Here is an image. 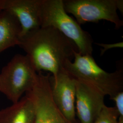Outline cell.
Wrapping results in <instances>:
<instances>
[{"label":"cell","instance_id":"obj_1","mask_svg":"<svg viewBox=\"0 0 123 123\" xmlns=\"http://www.w3.org/2000/svg\"><path fill=\"white\" fill-rule=\"evenodd\" d=\"M26 53L34 69L50 72L54 77L72 61L79 50L71 40L53 27H40L21 38L19 46Z\"/></svg>","mask_w":123,"mask_h":123},{"label":"cell","instance_id":"obj_2","mask_svg":"<svg viewBox=\"0 0 123 123\" xmlns=\"http://www.w3.org/2000/svg\"><path fill=\"white\" fill-rule=\"evenodd\" d=\"M74 62H67L63 69L75 79L91 85L110 98L123 91V70L108 73L98 66L91 55L74 54Z\"/></svg>","mask_w":123,"mask_h":123},{"label":"cell","instance_id":"obj_3","mask_svg":"<svg viewBox=\"0 0 123 123\" xmlns=\"http://www.w3.org/2000/svg\"><path fill=\"white\" fill-rule=\"evenodd\" d=\"M41 27H53L73 42L79 53L92 56L93 41L90 34L67 13L63 0H42Z\"/></svg>","mask_w":123,"mask_h":123},{"label":"cell","instance_id":"obj_4","mask_svg":"<svg viewBox=\"0 0 123 123\" xmlns=\"http://www.w3.org/2000/svg\"><path fill=\"white\" fill-rule=\"evenodd\" d=\"M37 74L29 58L17 54L5 66L0 74V92L12 104L17 103L24 93L35 84Z\"/></svg>","mask_w":123,"mask_h":123},{"label":"cell","instance_id":"obj_5","mask_svg":"<svg viewBox=\"0 0 123 123\" xmlns=\"http://www.w3.org/2000/svg\"><path fill=\"white\" fill-rule=\"evenodd\" d=\"M63 3L66 12L72 14L80 25L105 20L117 29L123 26L117 12L119 10L123 14V0H63Z\"/></svg>","mask_w":123,"mask_h":123},{"label":"cell","instance_id":"obj_6","mask_svg":"<svg viewBox=\"0 0 123 123\" xmlns=\"http://www.w3.org/2000/svg\"><path fill=\"white\" fill-rule=\"evenodd\" d=\"M49 75L38 73L34 86L26 93L30 98L34 106V123H70L62 114L53 100Z\"/></svg>","mask_w":123,"mask_h":123},{"label":"cell","instance_id":"obj_7","mask_svg":"<svg viewBox=\"0 0 123 123\" xmlns=\"http://www.w3.org/2000/svg\"><path fill=\"white\" fill-rule=\"evenodd\" d=\"M53 100L62 114L70 123H79L75 111L76 79L64 69L56 77L49 75Z\"/></svg>","mask_w":123,"mask_h":123},{"label":"cell","instance_id":"obj_8","mask_svg":"<svg viewBox=\"0 0 123 123\" xmlns=\"http://www.w3.org/2000/svg\"><path fill=\"white\" fill-rule=\"evenodd\" d=\"M105 95L91 85L76 79V116L79 123H93L105 105Z\"/></svg>","mask_w":123,"mask_h":123},{"label":"cell","instance_id":"obj_9","mask_svg":"<svg viewBox=\"0 0 123 123\" xmlns=\"http://www.w3.org/2000/svg\"><path fill=\"white\" fill-rule=\"evenodd\" d=\"M42 0H3V10L12 13L21 27V37L41 27Z\"/></svg>","mask_w":123,"mask_h":123},{"label":"cell","instance_id":"obj_10","mask_svg":"<svg viewBox=\"0 0 123 123\" xmlns=\"http://www.w3.org/2000/svg\"><path fill=\"white\" fill-rule=\"evenodd\" d=\"M21 27L17 18L5 10L0 12V53L15 46H19Z\"/></svg>","mask_w":123,"mask_h":123},{"label":"cell","instance_id":"obj_11","mask_svg":"<svg viewBox=\"0 0 123 123\" xmlns=\"http://www.w3.org/2000/svg\"><path fill=\"white\" fill-rule=\"evenodd\" d=\"M34 109L26 95L17 103L0 110V123H34Z\"/></svg>","mask_w":123,"mask_h":123},{"label":"cell","instance_id":"obj_12","mask_svg":"<svg viewBox=\"0 0 123 123\" xmlns=\"http://www.w3.org/2000/svg\"><path fill=\"white\" fill-rule=\"evenodd\" d=\"M93 123H120L115 107L104 106L96 120Z\"/></svg>","mask_w":123,"mask_h":123},{"label":"cell","instance_id":"obj_13","mask_svg":"<svg viewBox=\"0 0 123 123\" xmlns=\"http://www.w3.org/2000/svg\"><path fill=\"white\" fill-rule=\"evenodd\" d=\"M110 99L115 103L114 107L118 114L119 122L123 123V91L119 92Z\"/></svg>","mask_w":123,"mask_h":123},{"label":"cell","instance_id":"obj_14","mask_svg":"<svg viewBox=\"0 0 123 123\" xmlns=\"http://www.w3.org/2000/svg\"><path fill=\"white\" fill-rule=\"evenodd\" d=\"M99 46L103 48L101 50V55H103L107 51L110 49H115V48H122L123 47V42H119L113 44H105V43H95Z\"/></svg>","mask_w":123,"mask_h":123},{"label":"cell","instance_id":"obj_15","mask_svg":"<svg viewBox=\"0 0 123 123\" xmlns=\"http://www.w3.org/2000/svg\"><path fill=\"white\" fill-rule=\"evenodd\" d=\"M3 0H0V12L3 10Z\"/></svg>","mask_w":123,"mask_h":123}]
</instances>
